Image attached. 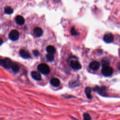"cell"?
Masks as SVG:
<instances>
[{"mask_svg":"<svg viewBox=\"0 0 120 120\" xmlns=\"http://www.w3.org/2000/svg\"><path fill=\"white\" fill-rule=\"evenodd\" d=\"M38 69L44 75H46L50 73V69L48 65L45 63H41L38 65Z\"/></svg>","mask_w":120,"mask_h":120,"instance_id":"1","label":"cell"},{"mask_svg":"<svg viewBox=\"0 0 120 120\" xmlns=\"http://www.w3.org/2000/svg\"><path fill=\"white\" fill-rule=\"evenodd\" d=\"M13 62L12 60L8 58L0 59V65L5 68L8 69L11 68Z\"/></svg>","mask_w":120,"mask_h":120,"instance_id":"2","label":"cell"},{"mask_svg":"<svg viewBox=\"0 0 120 120\" xmlns=\"http://www.w3.org/2000/svg\"><path fill=\"white\" fill-rule=\"evenodd\" d=\"M113 70L112 68L108 65L103 66L101 70V73L105 76H111L113 73Z\"/></svg>","mask_w":120,"mask_h":120,"instance_id":"3","label":"cell"},{"mask_svg":"<svg viewBox=\"0 0 120 120\" xmlns=\"http://www.w3.org/2000/svg\"><path fill=\"white\" fill-rule=\"evenodd\" d=\"M19 37V33L16 30H11L9 34V38L12 41L17 40Z\"/></svg>","mask_w":120,"mask_h":120,"instance_id":"4","label":"cell"},{"mask_svg":"<svg viewBox=\"0 0 120 120\" xmlns=\"http://www.w3.org/2000/svg\"><path fill=\"white\" fill-rule=\"evenodd\" d=\"M70 67L75 70H79L82 68L81 64L76 60H73L70 61Z\"/></svg>","mask_w":120,"mask_h":120,"instance_id":"5","label":"cell"},{"mask_svg":"<svg viewBox=\"0 0 120 120\" xmlns=\"http://www.w3.org/2000/svg\"><path fill=\"white\" fill-rule=\"evenodd\" d=\"M89 67L91 70L96 71L99 69L100 67V64L96 61H93L90 63Z\"/></svg>","mask_w":120,"mask_h":120,"instance_id":"6","label":"cell"},{"mask_svg":"<svg viewBox=\"0 0 120 120\" xmlns=\"http://www.w3.org/2000/svg\"><path fill=\"white\" fill-rule=\"evenodd\" d=\"M113 36L111 33H108L104 35L103 39L104 41L107 43H112L113 41Z\"/></svg>","mask_w":120,"mask_h":120,"instance_id":"7","label":"cell"},{"mask_svg":"<svg viewBox=\"0 0 120 120\" xmlns=\"http://www.w3.org/2000/svg\"><path fill=\"white\" fill-rule=\"evenodd\" d=\"M20 55L24 59H29L30 58V55L29 52L27 51L24 50V49H22L20 51Z\"/></svg>","mask_w":120,"mask_h":120,"instance_id":"8","label":"cell"},{"mask_svg":"<svg viewBox=\"0 0 120 120\" xmlns=\"http://www.w3.org/2000/svg\"><path fill=\"white\" fill-rule=\"evenodd\" d=\"M15 22L19 25H22L25 22V20L24 18L21 15H17L15 18Z\"/></svg>","mask_w":120,"mask_h":120,"instance_id":"9","label":"cell"},{"mask_svg":"<svg viewBox=\"0 0 120 120\" xmlns=\"http://www.w3.org/2000/svg\"><path fill=\"white\" fill-rule=\"evenodd\" d=\"M95 90L98 92L100 95L102 96H106V93L105 92V87H102L100 88L98 86H97L95 88Z\"/></svg>","mask_w":120,"mask_h":120,"instance_id":"10","label":"cell"},{"mask_svg":"<svg viewBox=\"0 0 120 120\" xmlns=\"http://www.w3.org/2000/svg\"><path fill=\"white\" fill-rule=\"evenodd\" d=\"M32 77L37 81H39L41 79V75L40 74L38 71H32L31 73Z\"/></svg>","mask_w":120,"mask_h":120,"instance_id":"11","label":"cell"},{"mask_svg":"<svg viewBox=\"0 0 120 120\" xmlns=\"http://www.w3.org/2000/svg\"><path fill=\"white\" fill-rule=\"evenodd\" d=\"M43 31L42 29L40 27H37L34 30V34L37 37H39L43 34Z\"/></svg>","mask_w":120,"mask_h":120,"instance_id":"12","label":"cell"},{"mask_svg":"<svg viewBox=\"0 0 120 120\" xmlns=\"http://www.w3.org/2000/svg\"><path fill=\"white\" fill-rule=\"evenodd\" d=\"M50 83L54 87H58L60 84V81L57 78L53 77L51 79Z\"/></svg>","mask_w":120,"mask_h":120,"instance_id":"13","label":"cell"},{"mask_svg":"<svg viewBox=\"0 0 120 120\" xmlns=\"http://www.w3.org/2000/svg\"><path fill=\"white\" fill-rule=\"evenodd\" d=\"M46 51L48 52V53H50V54H54L56 52V50L54 46L52 45H49L46 47Z\"/></svg>","mask_w":120,"mask_h":120,"instance_id":"14","label":"cell"},{"mask_svg":"<svg viewBox=\"0 0 120 120\" xmlns=\"http://www.w3.org/2000/svg\"><path fill=\"white\" fill-rule=\"evenodd\" d=\"M11 68L13 71L15 73H17L19 70V67L18 65L16 63H13L12 64V66L11 67Z\"/></svg>","mask_w":120,"mask_h":120,"instance_id":"15","label":"cell"},{"mask_svg":"<svg viewBox=\"0 0 120 120\" xmlns=\"http://www.w3.org/2000/svg\"><path fill=\"white\" fill-rule=\"evenodd\" d=\"M91 90L90 87H87L85 88V92L86 95L87 97L89 99H91L92 98V96H91Z\"/></svg>","mask_w":120,"mask_h":120,"instance_id":"16","label":"cell"},{"mask_svg":"<svg viewBox=\"0 0 120 120\" xmlns=\"http://www.w3.org/2000/svg\"><path fill=\"white\" fill-rule=\"evenodd\" d=\"M4 11H5V13H6L7 14H8V15H10V14H11L13 13V9H12V8H11L10 7H9V6H7V7H6L4 8Z\"/></svg>","mask_w":120,"mask_h":120,"instance_id":"17","label":"cell"},{"mask_svg":"<svg viewBox=\"0 0 120 120\" xmlns=\"http://www.w3.org/2000/svg\"><path fill=\"white\" fill-rule=\"evenodd\" d=\"M46 59L49 61H52L54 60V57L53 56V54L48 53L46 55Z\"/></svg>","mask_w":120,"mask_h":120,"instance_id":"18","label":"cell"},{"mask_svg":"<svg viewBox=\"0 0 120 120\" xmlns=\"http://www.w3.org/2000/svg\"><path fill=\"white\" fill-rule=\"evenodd\" d=\"M70 33L73 36H76L79 35V33L76 31L75 27H72L70 30Z\"/></svg>","mask_w":120,"mask_h":120,"instance_id":"19","label":"cell"},{"mask_svg":"<svg viewBox=\"0 0 120 120\" xmlns=\"http://www.w3.org/2000/svg\"><path fill=\"white\" fill-rule=\"evenodd\" d=\"M83 119L84 120H90L91 119V118L90 117V115L87 113H85L83 114Z\"/></svg>","mask_w":120,"mask_h":120,"instance_id":"20","label":"cell"},{"mask_svg":"<svg viewBox=\"0 0 120 120\" xmlns=\"http://www.w3.org/2000/svg\"><path fill=\"white\" fill-rule=\"evenodd\" d=\"M33 53L34 55L36 56H38L39 55V52H38V51L37 50H35L33 51Z\"/></svg>","mask_w":120,"mask_h":120,"instance_id":"21","label":"cell"},{"mask_svg":"<svg viewBox=\"0 0 120 120\" xmlns=\"http://www.w3.org/2000/svg\"><path fill=\"white\" fill-rule=\"evenodd\" d=\"M3 43V40L1 38H0V45H1Z\"/></svg>","mask_w":120,"mask_h":120,"instance_id":"22","label":"cell"},{"mask_svg":"<svg viewBox=\"0 0 120 120\" xmlns=\"http://www.w3.org/2000/svg\"><path fill=\"white\" fill-rule=\"evenodd\" d=\"M55 0V1H56V2H58L60 0Z\"/></svg>","mask_w":120,"mask_h":120,"instance_id":"23","label":"cell"}]
</instances>
